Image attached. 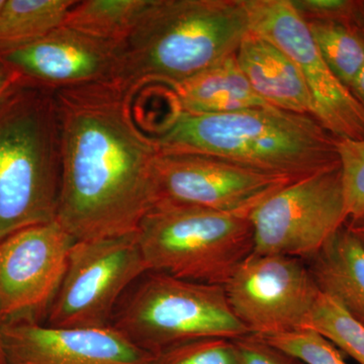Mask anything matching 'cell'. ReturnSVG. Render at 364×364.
I'll return each instance as SVG.
<instances>
[{
  "label": "cell",
  "instance_id": "cell-1",
  "mask_svg": "<svg viewBox=\"0 0 364 364\" xmlns=\"http://www.w3.org/2000/svg\"><path fill=\"white\" fill-rule=\"evenodd\" d=\"M114 82L54 88L61 172L56 221L79 240L134 233L158 200L159 147Z\"/></svg>",
  "mask_w": 364,
  "mask_h": 364
},
{
  "label": "cell",
  "instance_id": "cell-2",
  "mask_svg": "<svg viewBox=\"0 0 364 364\" xmlns=\"http://www.w3.org/2000/svg\"><path fill=\"white\" fill-rule=\"evenodd\" d=\"M154 139L162 152L212 155L294 181L339 164L338 139L313 117L273 107L178 111Z\"/></svg>",
  "mask_w": 364,
  "mask_h": 364
},
{
  "label": "cell",
  "instance_id": "cell-3",
  "mask_svg": "<svg viewBox=\"0 0 364 364\" xmlns=\"http://www.w3.org/2000/svg\"><path fill=\"white\" fill-rule=\"evenodd\" d=\"M250 31L243 0H150L119 46L112 82L169 87L236 54Z\"/></svg>",
  "mask_w": 364,
  "mask_h": 364
},
{
  "label": "cell",
  "instance_id": "cell-4",
  "mask_svg": "<svg viewBox=\"0 0 364 364\" xmlns=\"http://www.w3.org/2000/svg\"><path fill=\"white\" fill-rule=\"evenodd\" d=\"M60 172L54 88L23 78L0 102V240L56 220Z\"/></svg>",
  "mask_w": 364,
  "mask_h": 364
},
{
  "label": "cell",
  "instance_id": "cell-5",
  "mask_svg": "<svg viewBox=\"0 0 364 364\" xmlns=\"http://www.w3.org/2000/svg\"><path fill=\"white\" fill-rule=\"evenodd\" d=\"M251 212L157 200L136 230L148 269L224 287L253 253Z\"/></svg>",
  "mask_w": 364,
  "mask_h": 364
},
{
  "label": "cell",
  "instance_id": "cell-6",
  "mask_svg": "<svg viewBox=\"0 0 364 364\" xmlns=\"http://www.w3.org/2000/svg\"><path fill=\"white\" fill-rule=\"evenodd\" d=\"M153 355L188 342L250 334L228 303L224 287L147 272L119 301L112 324Z\"/></svg>",
  "mask_w": 364,
  "mask_h": 364
},
{
  "label": "cell",
  "instance_id": "cell-7",
  "mask_svg": "<svg viewBox=\"0 0 364 364\" xmlns=\"http://www.w3.org/2000/svg\"><path fill=\"white\" fill-rule=\"evenodd\" d=\"M147 272L136 231L74 242L46 325L58 328L111 326L119 301Z\"/></svg>",
  "mask_w": 364,
  "mask_h": 364
},
{
  "label": "cell",
  "instance_id": "cell-8",
  "mask_svg": "<svg viewBox=\"0 0 364 364\" xmlns=\"http://www.w3.org/2000/svg\"><path fill=\"white\" fill-rule=\"evenodd\" d=\"M250 221L253 253L311 259L347 221L340 162L275 191Z\"/></svg>",
  "mask_w": 364,
  "mask_h": 364
},
{
  "label": "cell",
  "instance_id": "cell-9",
  "mask_svg": "<svg viewBox=\"0 0 364 364\" xmlns=\"http://www.w3.org/2000/svg\"><path fill=\"white\" fill-rule=\"evenodd\" d=\"M250 31L280 48L298 67L313 117L338 140L364 139V107L321 55L308 21L291 0H243Z\"/></svg>",
  "mask_w": 364,
  "mask_h": 364
},
{
  "label": "cell",
  "instance_id": "cell-10",
  "mask_svg": "<svg viewBox=\"0 0 364 364\" xmlns=\"http://www.w3.org/2000/svg\"><path fill=\"white\" fill-rule=\"evenodd\" d=\"M224 289L234 315L259 337L308 328L321 294L305 260L275 254H251Z\"/></svg>",
  "mask_w": 364,
  "mask_h": 364
},
{
  "label": "cell",
  "instance_id": "cell-11",
  "mask_svg": "<svg viewBox=\"0 0 364 364\" xmlns=\"http://www.w3.org/2000/svg\"><path fill=\"white\" fill-rule=\"evenodd\" d=\"M75 239L56 220L0 240V322L47 317Z\"/></svg>",
  "mask_w": 364,
  "mask_h": 364
},
{
  "label": "cell",
  "instance_id": "cell-12",
  "mask_svg": "<svg viewBox=\"0 0 364 364\" xmlns=\"http://www.w3.org/2000/svg\"><path fill=\"white\" fill-rule=\"evenodd\" d=\"M155 179L158 200L222 212H251L294 181L225 158L160 150Z\"/></svg>",
  "mask_w": 364,
  "mask_h": 364
},
{
  "label": "cell",
  "instance_id": "cell-13",
  "mask_svg": "<svg viewBox=\"0 0 364 364\" xmlns=\"http://www.w3.org/2000/svg\"><path fill=\"white\" fill-rule=\"evenodd\" d=\"M6 364H154L143 350L112 326L51 327L33 320L1 326Z\"/></svg>",
  "mask_w": 364,
  "mask_h": 364
},
{
  "label": "cell",
  "instance_id": "cell-14",
  "mask_svg": "<svg viewBox=\"0 0 364 364\" xmlns=\"http://www.w3.org/2000/svg\"><path fill=\"white\" fill-rule=\"evenodd\" d=\"M119 46L62 26L36 42L0 52V63L47 87L112 82Z\"/></svg>",
  "mask_w": 364,
  "mask_h": 364
},
{
  "label": "cell",
  "instance_id": "cell-15",
  "mask_svg": "<svg viewBox=\"0 0 364 364\" xmlns=\"http://www.w3.org/2000/svg\"><path fill=\"white\" fill-rule=\"evenodd\" d=\"M235 56L249 85L267 105L313 117L312 100L298 67L277 45L249 31Z\"/></svg>",
  "mask_w": 364,
  "mask_h": 364
},
{
  "label": "cell",
  "instance_id": "cell-16",
  "mask_svg": "<svg viewBox=\"0 0 364 364\" xmlns=\"http://www.w3.org/2000/svg\"><path fill=\"white\" fill-rule=\"evenodd\" d=\"M306 262L321 293L364 325V249L345 225Z\"/></svg>",
  "mask_w": 364,
  "mask_h": 364
},
{
  "label": "cell",
  "instance_id": "cell-17",
  "mask_svg": "<svg viewBox=\"0 0 364 364\" xmlns=\"http://www.w3.org/2000/svg\"><path fill=\"white\" fill-rule=\"evenodd\" d=\"M170 88L178 111L191 114H225L272 107L249 85L235 55Z\"/></svg>",
  "mask_w": 364,
  "mask_h": 364
},
{
  "label": "cell",
  "instance_id": "cell-18",
  "mask_svg": "<svg viewBox=\"0 0 364 364\" xmlns=\"http://www.w3.org/2000/svg\"><path fill=\"white\" fill-rule=\"evenodd\" d=\"M75 0H6L0 11V52L42 39L63 26Z\"/></svg>",
  "mask_w": 364,
  "mask_h": 364
},
{
  "label": "cell",
  "instance_id": "cell-19",
  "mask_svg": "<svg viewBox=\"0 0 364 364\" xmlns=\"http://www.w3.org/2000/svg\"><path fill=\"white\" fill-rule=\"evenodd\" d=\"M150 0H86L72 7L63 26L112 44L127 39Z\"/></svg>",
  "mask_w": 364,
  "mask_h": 364
},
{
  "label": "cell",
  "instance_id": "cell-20",
  "mask_svg": "<svg viewBox=\"0 0 364 364\" xmlns=\"http://www.w3.org/2000/svg\"><path fill=\"white\" fill-rule=\"evenodd\" d=\"M321 55L333 73L350 90L364 66V33L358 26L308 21Z\"/></svg>",
  "mask_w": 364,
  "mask_h": 364
},
{
  "label": "cell",
  "instance_id": "cell-21",
  "mask_svg": "<svg viewBox=\"0 0 364 364\" xmlns=\"http://www.w3.org/2000/svg\"><path fill=\"white\" fill-rule=\"evenodd\" d=\"M308 328L322 334L359 364H364V325L329 296L320 294Z\"/></svg>",
  "mask_w": 364,
  "mask_h": 364
},
{
  "label": "cell",
  "instance_id": "cell-22",
  "mask_svg": "<svg viewBox=\"0 0 364 364\" xmlns=\"http://www.w3.org/2000/svg\"><path fill=\"white\" fill-rule=\"evenodd\" d=\"M261 338L303 363L347 364L338 348L312 328Z\"/></svg>",
  "mask_w": 364,
  "mask_h": 364
},
{
  "label": "cell",
  "instance_id": "cell-23",
  "mask_svg": "<svg viewBox=\"0 0 364 364\" xmlns=\"http://www.w3.org/2000/svg\"><path fill=\"white\" fill-rule=\"evenodd\" d=\"M154 356V364H241L234 340L226 338L196 340Z\"/></svg>",
  "mask_w": 364,
  "mask_h": 364
},
{
  "label": "cell",
  "instance_id": "cell-24",
  "mask_svg": "<svg viewBox=\"0 0 364 364\" xmlns=\"http://www.w3.org/2000/svg\"><path fill=\"white\" fill-rule=\"evenodd\" d=\"M347 220L364 214V139L337 141Z\"/></svg>",
  "mask_w": 364,
  "mask_h": 364
},
{
  "label": "cell",
  "instance_id": "cell-25",
  "mask_svg": "<svg viewBox=\"0 0 364 364\" xmlns=\"http://www.w3.org/2000/svg\"><path fill=\"white\" fill-rule=\"evenodd\" d=\"M301 16L310 21H334L363 30L364 2L353 0H291Z\"/></svg>",
  "mask_w": 364,
  "mask_h": 364
},
{
  "label": "cell",
  "instance_id": "cell-26",
  "mask_svg": "<svg viewBox=\"0 0 364 364\" xmlns=\"http://www.w3.org/2000/svg\"><path fill=\"white\" fill-rule=\"evenodd\" d=\"M240 354L241 364H303L264 339L249 334L234 339Z\"/></svg>",
  "mask_w": 364,
  "mask_h": 364
},
{
  "label": "cell",
  "instance_id": "cell-27",
  "mask_svg": "<svg viewBox=\"0 0 364 364\" xmlns=\"http://www.w3.org/2000/svg\"><path fill=\"white\" fill-rule=\"evenodd\" d=\"M23 79V75L20 72L14 70V69L9 68L6 66L1 69L0 70V102Z\"/></svg>",
  "mask_w": 364,
  "mask_h": 364
},
{
  "label": "cell",
  "instance_id": "cell-28",
  "mask_svg": "<svg viewBox=\"0 0 364 364\" xmlns=\"http://www.w3.org/2000/svg\"><path fill=\"white\" fill-rule=\"evenodd\" d=\"M345 227L355 237L356 240L364 249V214L358 219L347 220Z\"/></svg>",
  "mask_w": 364,
  "mask_h": 364
},
{
  "label": "cell",
  "instance_id": "cell-29",
  "mask_svg": "<svg viewBox=\"0 0 364 364\" xmlns=\"http://www.w3.org/2000/svg\"><path fill=\"white\" fill-rule=\"evenodd\" d=\"M350 90L353 93L354 97L358 98L359 102L364 107V66L358 75L356 76L355 80L353 81L350 86Z\"/></svg>",
  "mask_w": 364,
  "mask_h": 364
},
{
  "label": "cell",
  "instance_id": "cell-30",
  "mask_svg": "<svg viewBox=\"0 0 364 364\" xmlns=\"http://www.w3.org/2000/svg\"><path fill=\"white\" fill-rule=\"evenodd\" d=\"M1 326V322H0V364H6V359H4V345H2Z\"/></svg>",
  "mask_w": 364,
  "mask_h": 364
},
{
  "label": "cell",
  "instance_id": "cell-31",
  "mask_svg": "<svg viewBox=\"0 0 364 364\" xmlns=\"http://www.w3.org/2000/svg\"><path fill=\"white\" fill-rule=\"evenodd\" d=\"M4 1H6V0H0V11H1L2 6H4Z\"/></svg>",
  "mask_w": 364,
  "mask_h": 364
},
{
  "label": "cell",
  "instance_id": "cell-32",
  "mask_svg": "<svg viewBox=\"0 0 364 364\" xmlns=\"http://www.w3.org/2000/svg\"><path fill=\"white\" fill-rule=\"evenodd\" d=\"M4 67H6V66L2 65V64H1V63H0V70H1V69H4Z\"/></svg>",
  "mask_w": 364,
  "mask_h": 364
},
{
  "label": "cell",
  "instance_id": "cell-33",
  "mask_svg": "<svg viewBox=\"0 0 364 364\" xmlns=\"http://www.w3.org/2000/svg\"><path fill=\"white\" fill-rule=\"evenodd\" d=\"M363 33H364V23H363Z\"/></svg>",
  "mask_w": 364,
  "mask_h": 364
}]
</instances>
